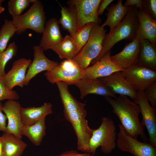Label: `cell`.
I'll list each match as a JSON object with an SVG mask.
<instances>
[{"label":"cell","mask_w":156,"mask_h":156,"mask_svg":"<svg viewBox=\"0 0 156 156\" xmlns=\"http://www.w3.org/2000/svg\"><path fill=\"white\" fill-rule=\"evenodd\" d=\"M96 79L115 95L129 96L133 100L137 97V91L124 77L121 71L114 72L107 76Z\"/></svg>","instance_id":"8fae6325"},{"label":"cell","mask_w":156,"mask_h":156,"mask_svg":"<svg viewBox=\"0 0 156 156\" xmlns=\"http://www.w3.org/2000/svg\"><path fill=\"white\" fill-rule=\"evenodd\" d=\"M51 49L58 55L60 59L72 60L76 55V46L70 35H66L60 43Z\"/></svg>","instance_id":"4316f807"},{"label":"cell","mask_w":156,"mask_h":156,"mask_svg":"<svg viewBox=\"0 0 156 156\" xmlns=\"http://www.w3.org/2000/svg\"><path fill=\"white\" fill-rule=\"evenodd\" d=\"M137 15L139 25L136 36L140 40H147L153 45L156 43V20L144 10L138 9Z\"/></svg>","instance_id":"d6986e66"},{"label":"cell","mask_w":156,"mask_h":156,"mask_svg":"<svg viewBox=\"0 0 156 156\" xmlns=\"http://www.w3.org/2000/svg\"><path fill=\"white\" fill-rule=\"evenodd\" d=\"M12 21L16 28V33L20 35L30 29L42 34L45 23L46 17L41 1L36 0L25 13L12 16Z\"/></svg>","instance_id":"5b68a950"},{"label":"cell","mask_w":156,"mask_h":156,"mask_svg":"<svg viewBox=\"0 0 156 156\" xmlns=\"http://www.w3.org/2000/svg\"><path fill=\"white\" fill-rule=\"evenodd\" d=\"M142 9L145 11L152 18L156 20V0H144Z\"/></svg>","instance_id":"836d02e7"},{"label":"cell","mask_w":156,"mask_h":156,"mask_svg":"<svg viewBox=\"0 0 156 156\" xmlns=\"http://www.w3.org/2000/svg\"><path fill=\"white\" fill-rule=\"evenodd\" d=\"M16 31L12 21L5 19L0 29V53L6 49L8 42Z\"/></svg>","instance_id":"83f0119b"},{"label":"cell","mask_w":156,"mask_h":156,"mask_svg":"<svg viewBox=\"0 0 156 156\" xmlns=\"http://www.w3.org/2000/svg\"><path fill=\"white\" fill-rule=\"evenodd\" d=\"M1 137V156H21L27 147L25 142L12 134L4 132Z\"/></svg>","instance_id":"7402d4cb"},{"label":"cell","mask_w":156,"mask_h":156,"mask_svg":"<svg viewBox=\"0 0 156 156\" xmlns=\"http://www.w3.org/2000/svg\"><path fill=\"white\" fill-rule=\"evenodd\" d=\"M106 32L99 24H95L93 26L88 40L72 59L82 69L88 67L100 53Z\"/></svg>","instance_id":"8992f818"},{"label":"cell","mask_w":156,"mask_h":156,"mask_svg":"<svg viewBox=\"0 0 156 156\" xmlns=\"http://www.w3.org/2000/svg\"><path fill=\"white\" fill-rule=\"evenodd\" d=\"M65 118L72 125L77 138V149L89 153V143L94 129L89 126L86 119L87 112L85 103L78 101L70 92L68 85L62 82L57 83Z\"/></svg>","instance_id":"6da1fadb"},{"label":"cell","mask_w":156,"mask_h":156,"mask_svg":"<svg viewBox=\"0 0 156 156\" xmlns=\"http://www.w3.org/2000/svg\"><path fill=\"white\" fill-rule=\"evenodd\" d=\"M19 98L18 93L9 89L5 85L3 77L0 76V102L4 100H16Z\"/></svg>","instance_id":"1f68e13d"},{"label":"cell","mask_w":156,"mask_h":156,"mask_svg":"<svg viewBox=\"0 0 156 156\" xmlns=\"http://www.w3.org/2000/svg\"><path fill=\"white\" fill-rule=\"evenodd\" d=\"M30 59L21 58L15 61L10 70L3 77L4 82L10 89L16 86H24L27 70L31 62Z\"/></svg>","instance_id":"2e32d148"},{"label":"cell","mask_w":156,"mask_h":156,"mask_svg":"<svg viewBox=\"0 0 156 156\" xmlns=\"http://www.w3.org/2000/svg\"><path fill=\"white\" fill-rule=\"evenodd\" d=\"M147 99L151 106L155 107L156 105V81L149 85L144 91Z\"/></svg>","instance_id":"d6a6232c"},{"label":"cell","mask_w":156,"mask_h":156,"mask_svg":"<svg viewBox=\"0 0 156 156\" xmlns=\"http://www.w3.org/2000/svg\"><path fill=\"white\" fill-rule=\"evenodd\" d=\"M138 10L135 6L129 7L127 13L121 22L114 29L106 34L101 51L91 63L94 64L99 61L119 41L122 40L132 41L136 37L139 25Z\"/></svg>","instance_id":"3957f363"},{"label":"cell","mask_w":156,"mask_h":156,"mask_svg":"<svg viewBox=\"0 0 156 156\" xmlns=\"http://www.w3.org/2000/svg\"><path fill=\"white\" fill-rule=\"evenodd\" d=\"M117 134L116 146L121 151L134 156H156V147L147 142H141L129 135L120 124Z\"/></svg>","instance_id":"ba28073f"},{"label":"cell","mask_w":156,"mask_h":156,"mask_svg":"<svg viewBox=\"0 0 156 156\" xmlns=\"http://www.w3.org/2000/svg\"><path fill=\"white\" fill-rule=\"evenodd\" d=\"M129 7L124 6L122 0H118L115 4H112L107 8V12L106 14L107 18L101 26L104 27L106 25L110 27L111 31L121 22L126 16Z\"/></svg>","instance_id":"cb8c5ba5"},{"label":"cell","mask_w":156,"mask_h":156,"mask_svg":"<svg viewBox=\"0 0 156 156\" xmlns=\"http://www.w3.org/2000/svg\"><path fill=\"white\" fill-rule=\"evenodd\" d=\"M17 51V47L14 42L10 44L3 51L0 53V77H3L5 75L6 73L5 68L6 64L16 55Z\"/></svg>","instance_id":"f546056e"},{"label":"cell","mask_w":156,"mask_h":156,"mask_svg":"<svg viewBox=\"0 0 156 156\" xmlns=\"http://www.w3.org/2000/svg\"><path fill=\"white\" fill-rule=\"evenodd\" d=\"M2 106L3 104L0 102V131L4 132L6 131L7 118L5 114L3 113Z\"/></svg>","instance_id":"d590c367"},{"label":"cell","mask_w":156,"mask_h":156,"mask_svg":"<svg viewBox=\"0 0 156 156\" xmlns=\"http://www.w3.org/2000/svg\"><path fill=\"white\" fill-rule=\"evenodd\" d=\"M47 80L52 84L63 82L68 85H75L83 79V70L73 60H66L61 62L52 70L44 73Z\"/></svg>","instance_id":"52a82bcc"},{"label":"cell","mask_w":156,"mask_h":156,"mask_svg":"<svg viewBox=\"0 0 156 156\" xmlns=\"http://www.w3.org/2000/svg\"><path fill=\"white\" fill-rule=\"evenodd\" d=\"M140 40L136 36L131 42L126 44L121 51L111 56V61L123 70L137 64L140 49Z\"/></svg>","instance_id":"5bb4252c"},{"label":"cell","mask_w":156,"mask_h":156,"mask_svg":"<svg viewBox=\"0 0 156 156\" xmlns=\"http://www.w3.org/2000/svg\"><path fill=\"white\" fill-rule=\"evenodd\" d=\"M105 98L112 107L113 113L118 117L126 132L137 139L140 136L144 142H147L148 139L144 131V127L139 118V106L125 95H120L115 99L109 96Z\"/></svg>","instance_id":"7a4b0ae2"},{"label":"cell","mask_w":156,"mask_h":156,"mask_svg":"<svg viewBox=\"0 0 156 156\" xmlns=\"http://www.w3.org/2000/svg\"><path fill=\"white\" fill-rule=\"evenodd\" d=\"M137 96L133 101L140 107L142 120V123L145 126L149 136V143L156 147V113L155 107L150 105L144 91H137Z\"/></svg>","instance_id":"30bf717a"},{"label":"cell","mask_w":156,"mask_h":156,"mask_svg":"<svg viewBox=\"0 0 156 156\" xmlns=\"http://www.w3.org/2000/svg\"><path fill=\"white\" fill-rule=\"evenodd\" d=\"M101 121L99 127L94 129L89 142L90 153L94 155L99 146L102 152L108 154L111 153L116 146L117 134L114 121L107 116L103 117Z\"/></svg>","instance_id":"277c9868"},{"label":"cell","mask_w":156,"mask_h":156,"mask_svg":"<svg viewBox=\"0 0 156 156\" xmlns=\"http://www.w3.org/2000/svg\"><path fill=\"white\" fill-rule=\"evenodd\" d=\"M94 155L89 153H79L77 151L72 150L66 151L61 154L53 156H94Z\"/></svg>","instance_id":"8d00e7d4"},{"label":"cell","mask_w":156,"mask_h":156,"mask_svg":"<svg viewBox=\"0 0 156 156\" xmlns=\"http://www.w3.org/2000/svg\"><path fill=\"white\" fill-rule=\"evenodd\" d=\"M42 34L39 45L44 51L51 49L60 43L63 38L58 21L55 18L46 22Z\"/></svg>","instance_id":"ac0fdd59"},{"label":"cell","mask_w":156,"mask_h":156,"mask_svg":"<svg viewBox=\"0 0 156 156\" xmlns=\"http://www.w3.org/2000/svg\"><path fill=\"white\" fill-rule=\"evenodd\" d=\"M61 16L58 21L64 29L67 30L70 35L73 37L77 32V18L76 8L74 5L69 7L63 6L60 5Z\"/></svg>","instance_id":"d4e9b609"},{"label":"cell","mask_w":156,"mask_h":156,"mask_svg":"<svg viewBox=\"0 0 156 156\" xmlns=\"http://www.w3.org/2000/svg\"><path fill=\"white\" fill-rule=\"evenodd\" d=\"M67 3L69 5H74L76 8L77 18V31L89 23L100 24L101 20L94 13L90 0H70Z\"/></svg>","instance_id":"e0dca14e"},{"label":"cell","mask_w":156,"mask_h":156,"mask_svg":"<svg viewBox=\"0 0 156 156\" xmlns=\"http://www.w3.org/2000/svg\"><path fill=\"white\" fill-rule=\"evenodd\" d=\"M124 77L137 91H144L156 81V71L137 64L121 71Z\"/></svg>","instance_id":"9c48e42d"},{"label":"cell","mask_w":156,"mask_h":156,"mask_svg":"<svg viewBox=\"0 0 156 156\" xmlns=\"http://www.w3.org/2000/svg\"><path fill=\"white\" fill-rule=\"evenodd\" d=\"M144 0H127L123 5L125 7L135 6L139 10H142L143 7Z\"/></svg>","instance_id":"e575fe53"},{"label":"cell","mask_w":156,"mask_h":156,"mask_svg":"<svg viewBox=\"0 0 156 156\" xmlns=\"http://www.w3.org/2000/svg\"><path fill=\"white\" fill-rule=\"evenodd\" d=\"M52 112V106L50 103H44L38 107H21L20 110L22 122L24 125H33Z\"/></svg>","instance_id":"ffe728a7"},{"label":"cell","mask_w":156,"mask_h":156,"mask_svg":"<svg viewBox=\"0 0 156 156\" xmlns=\"http://www.w3.org/2000/svg\"><path fill=\"white\" fill-rule=\"evenodd\" d=\"M36 0H10L8 3V10L12 16L21 15L23 11Z\"/></svg>","instance_id":"4dcf8cb0"},{"label":"cell","mask_w":156,"mask_h":156,"mask_svg":"<svg viewBox=\"0 0 156 156\" xmlns=\"http://www.w3.org/2000/svg\"><path fill=\"white\" fill-rule=\"evenodd\" d=\"M5 8L4 7L0 6V14L4 11Z\"/></svg>","instance_id":"60d3db41"},{"label":"cell","mask_w":156,"mask_h":156,"mask_svg":"<svg viewBox=\"0 0 156 156\" xmlns=\"http://www.w3.org/2000/svg\"><path fill=\"white\" fill-rule=\"evenodd\" d=\"M113 1V0H101L98 10V16L102 15L105 9Z\"/></svg>","instance_id":"74e56055"},{"label":"cell","mask_w":156,"mask_h":156,"mask_svg":"<svg viewBox=\"0 0 156 156\" xmlns=\"http://www.w3.org/2000/svg\"><path fill=\"white\" fill-rule=\"evenodd\" d=\"M46 118L40 120L33 125H23L21 130L23 135L27 137L36 146H39L46 134Z\"/></svg>","instance_id":"484cf974"},{"label":"cell","mask_w":156,"mask_h":156,"mask_svg":"<svg viewBox=\"0 0 156 156\" xmlns=\"http://www.w3.org/2000/svg\"><path fill=\"white\" fill-rule=\"evenodd\" d=\"M95 24L92 22L88 23L81 30L77 31L72 37L77 47L76 54L88 40L91 30Z\"/></svg>","instance_id":"f1b7e54d"},{"label":"cell","mask_w":156,"mask_h":156,"mask_svg":"<svg viewBox=\"0 0 156 156\" xmlns=\"http://www.w3.org/2000/svg\"><path fill=\"white\" fill-rule=\"evenodd\" d=\"M3 1V0H0V6H1V3Z\"/></svg>","instance_id":"b9f144b4"},{"label":"cell","mask_w":156,"mask_h":156,"mask_svg":"<svg viewBox=\"0 0 156 156\" xmlns=\"http://www.w3.org/2000/svg\"><path fill=\"white\" fill-rule=\"evenodd\" d=\"M2 141L1 136H0V156H1Z\"/></svg>","instance_id":"ab89813d"},{"label":"cell","mask_w":156,"mask_h":156,"mask_svg":"<svg viewBox=\"0 0 156 156\" xmlns=\"http://www.w3.org/2000/svg\"><path fill=\"white\" fill-rule=\"evenodd\" d=\"M156 47L147 40H140L137 64L156 71Z\"/></svg>","instance_id":"603a6c76"},{"label":"cell","mask_w":156,"mask_h":156,"mask_svg":"<svg viewBox=\"0 0 156 156\" xmlns=\"http://www.w3.org/2000/svg\"><path fill=\"white\" fill-rule=\"evenodd\" d=\"M34 59L28 66L26 74L24 86L27 85L30 81L40 72L52 70L58 63L48 59L45 55L43 49L39 45L33 47Z\"/></svg>","instance_id":"7c38bea8"},{"label":"cell","mask_w":156,"mask_h":156,"mask_svg":"<svg viewBox=\"0 0 156 156\" xmlns=\"http://www.w3.org/2000/svg\"><path fill=\"white\" fill-rule=\"evenodd\" d=\"M21 105L16 100H8L3 105L2 111L8 120L6 132L21 139L22 122L20 110Z\"/></svg>","instance_id":"4fadbf2b"},{"label":"cell","mask_w":156,"mask_h":156,"mask_svg":"<svg viewBox=\"0 0 156 156\" xmlns=\"http://www.w3.org/2000/svg\"><path fill=\"white\" fill-rule=\"evenodd\" d=\"M101 1V0H90L92 9L94 13L97 15L98 8Z\"/></svg>","instance_id":"f35d334b"},{"label":"cell","mask_w":156,"mask_h":156,"mask_svg":"<svg viewBox=\"0 0 156 156\" xmlns=\"http://www.w3.org/2000/svg\"><path fill=\"white\" fill-rule=\"evenodd\" d=\"M75 85L79 89L80 97L82 99L89 94H97L105 97L109 96L114 99L117 97L116 95L97 79H81Z\"/></svg>","instance_id":"44dd1931"},{"label":"cell","mask_w":156,"mask_h":156,"mask_svg":"<svg viewBox=\"0 0 156 156\" xmlns=\"http://www.w3.org/2000/svg\"><path fill=\"white\" fill-rule=\"evenodd\" d=\"M111 54V51H108L99 61L84 69L83 79H95L107 76L114 72L123 70L112 62Z\"/></svg>","instance_id":"9a60e30c"}]
</instances>
